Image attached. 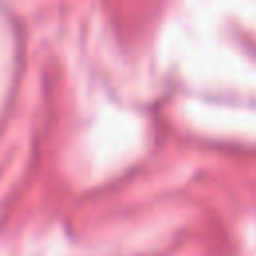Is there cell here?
I'll return each mask as SVG.
<instances>
[]
</instances>
